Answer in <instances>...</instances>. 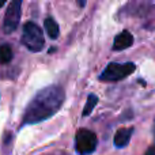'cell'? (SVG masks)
Masks as SVG:
<instances>
[{
  "mask_svg": "<svg viewBox=\"0 0 155 155\" xmlns=\"http://www.w3.org/2000/svg\"><path fill=\"white\" fill-rule=\"evenodd\" d=\"M12 60V51L8 45H0V64H7Z\"/></svg>",
  "mask_w": 155,
  "mask_h": 155,
  "instance_id": "cell-10",
  "label": "cell"
},
{
  "mask_svg": "<svg viewBox=\"0 0 155 155\" xmlns=\"http://www.w3.org/2000/svg\"><path fill=\"white\" fill-rule=\"evenodd\" d=\"M134 44V37L129 31L124 30L121 31L118 35H116L114 38V44H113V49L114 51H124V49H128L129 46H132Z\"/></svg>",
  "mask_w": 155,
  "mask_h": 155,
  "instance_id": "cell-6",
  "label": "cell"
},
{
  "mask_svg": "<svg viewBox=\"0 0 155 155\" xmlns=\"http://www.w3.org/2000/svg\"><path fill=\"white\" fill-rule=\"evenodd\" d=\"M135 70H136V67H135L134 63H124V64L110 63L99 75V80H102V82H117V80H121L128 75H131Z\"/></svg>",
  "mask_w": 155,
  "mask_h": 155,
  "instance_id": "cell-3",
  "label": "cell"
},
{
  "mask_svg": "<svg viewBox=\"0 0 155 155\" xmlns=\"http://www.w3.org/2000/svg\"><path fill=\"white\" fill-rule=\"evenodd\" d=\"M64 102V90L59 86H49L40 90L31 98L23 114V125L41 123L54 114Z\"/></svg>",
  "mask_w": 155,
  "mask_h": 155,
  "instance_id": "cell-1",
  "label": "cell"
},
{
  "mask_svg": "<svg viewBox=\"0 0 155 155\" xmlns=\"http://www.w3.org/2000/svg\"><path fill=\"white\" fill-rule=\"evenodd\" d=\"M132 132L134 129L132 128H121L116 132L114 135V146L118 148L121 147H125L128 146L129 140H131V136H132Z\"/></svg>",
  "mask_w": 155,
  "mask_h": 155,
  "instance_id": "cell-7",
  "label": "cell"
},
{
  "mask_svg": "<svg viewBox=\"0 0 155 155\" xmlns=\"http://www.w3.org/2000/svg\"><path fill=\"white\" fill-rule=\"evenodd\" d=\"M21 7L22 2H19V0L11 2L8 4V8L4 15V23H3V29H4L5 34H11L16 30L19 25V19H21Z\"/></svg>",
  "mask_w": 155,
  "mask_h": 155,
  "instance_id": "cell-5",
  "label": "cell"
},
{
  "mask_svg": "<svg viewBox=\"0 0 155 155\" xmlns=\"http://www.w3.org/2000/svg\"><path fill=\"white\" fill-rule=\"evenodd\" d=\"M144 155H155V144L154 146H151L150 148H148L147 151H146V154Z\"/></svg>",
  "mask_w": 155,
  "mask_h": 155,
  "instance_id": "cell-11",
  "label": "cell"
},
{
  "mask_svg": "<svg viewBox=\"0 0 155 155\" xmlns=\"http://www.w3.org/2000/svg\"><path fill=\"white\" fill-rule=\"evenodd\" d=\"M45 30H46L48 35L52 38V40H56V38L59 37L60 29H59L57 22H54L53 18H46L45 19Z\"/></svg>",
  "mask_w": 155,
  "mask_h": 155,
  "instance_id": "cell-8",
  "label": "cell"
},
{
  "mask_svg": "<svg viewBox=\"0 0 155 155\" xmlns=\"http://www.w3.org/2000/svg\"><path fill=\"white\" fill-rule=\"evenodd\" d=\"M21 41L30 52H41L45 45L42 30L34 22H26L23 25V34Z\"/></svg>",
  "mask_w": 155,
  "mask_h": 155,
  "instance_id": "cell-2",
  "label": "cell"
},
{
  "mask_svg": "<svg viewBox=\"0 0 155 155\" xmlns=\"http://www.w3.org/2000/svg\"><path fill=\"white\" fill-rule=\"evenodd\" d=\"M3 5H4V0H2V2H0V7H3Z\"/></svg>",
  "mask_w": 155,
  "mask_h": 155,
  "instance_id": "cell-12",
  "label": "cell"
},
{
  "mask_svg": "<svg viewBox=\"0 0 155 155\" xmlns=\"http://www.w3.org/2000/svg\"><path fill=\"white\" fill-rule=\"evenodd\" d=\"M98 104V98H97V95L95 94H90V95L87 97V102H86V105H84V107H83V113H82V116H88L91 112H93V109H94V106Z\"/></svg>",
  "mask_w": 155,
  "mask_h": 155,
  "instance_id": "cell-9",
  "label": "cell"
},
{
  "mask_svg": "<svg viewBox=\"0 0 155 155\" xmlns=\"http://www.w3.org/2000/svg\"><path fill=\"white\" fill-rule=\"evenodd\" d=\"M97 135L90 129L82 128L75 136V148L80 155L91 154L97 148Z\"/></svg>",
  "mask_w": 155,
  "mask_h": 155,
  "instance_id": "cell-4",
  "label": "cell"
}]
</instances>
